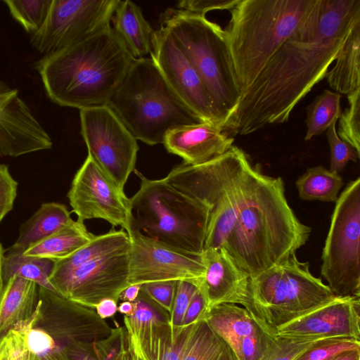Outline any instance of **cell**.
<instances>
[{
	"label": "cell",
	"instance_id": "obj_1",
	"mask_svg": "<svg viewBox=\"0 0 360 360\" xmlns=\"http://www.w3.org/2000/svg\"><path fill=\"white\" fill-rule=\"evenodd\" d=\"M358 20L360 0H318L240 93L235 110L222 125L224 131L248 135L287 122L296 105L326 77Z\"/></svg>",
	"mask_w": 360,
	"mask_h": 360
},
{
	"label": "cell",
	"instance_id": "obj_2",
	"mask_svg": "<svg viewBox=\"0 0 360 360\" xmlns=\"http://www.w3.org/2000/svg\"><path fill=\"white\" fill-rule=\"evenodd\" d=\"M236 219L223 246L250 276L283 262L308 240L311 228L289 206L281 177H272L246 154L236 178Z\"/></svg>",
	"mask_w": 360,
	"mask_h": 360
},
{
	"label": "cell",
	"instance_id": "obj_3",
	"mask_svg": "<svg viewBox=\"0 0 360 360\" xmlns=\"http://www.w3.org/2000/svg\"><path fill=\"white\" fill-rule=\"evenodd\" d=\"M134 58L112 25L34 64L49 99L82 110L107 105Z\"/></svg>",
	"mask_w": 360,
	"mask_h": 360
},
{
	"label": "cell",
	"instance_id": "obj_4",
	"mask_svg": "<svg viewBox=\"0 0 360 360\" xmlns=\"http://www.w3.org/2000/svg\"><path fill=\"white\" fill-rule=\"evenodd\" d=\"M318 0H239L224 29L240 93L251 85Z\"/></svg>",
	"mask_w": 360,
	"mask_h": 360
},
{
	"label": "cell",
	"instance_id": "obj_5",
	"mask_svg": "<svg viewBox=\"0 0 360 360\" xmlns=\"http://www.w3.org/2000/svg\"><path fill=\"white\" fill-rule=\"evenodd\" d=\"M136 139L163 143L176 127L202 122L176 95L150 58L134 59L107 105Z\"/></svg>",
	"mask_w": 360,
	"mask_h": 360
},
{
	"label": "cell",
	"instance_id": "obj_6",
	"mask_svg": "<svg viewBox=\"0 0 360 360\" xmlns=\"http://www.w3.org/2000/svg\"><path fill=\"white\" fill-rule=\"evenodd\" d=\"M140 188L130 198V232L183 252L201 255L210 207L177 190L165 179L135 171Z\"/></svg>",
	"mask_w": 360,
	"mask_h": 360
},
{
	"label": "cell",
	"instance_id": "obj_7",
	"mask_svg": "<svg viewBox=\"0 0 360 360\" xmlns=\"http://www.w3.org/2000/svg\"><path fill=\"white\" fill-rule=\"evenodd\" d=\"M160 27L171 33L195 69L222 127L240 96L224 29L204 15L177 8H168L161 15Z\"/></svg>",
	"mask_w": 360,
	"mask_h": 360
},
{
	"label": "cell",
	"instance_id": "obj_8",
	"mask_svg": "<svg viewBox=\"0 0 360 360\" xmlns=\"http://www.w3.org/2000/svg\"><path fill=\"white\" fill-rule=\"evenodd\" d=\"M309 262L296 254L250 276L245 308L258 321L276 329L336 298L321 278L314 276Z\"/></svg>",
	"mask_w": 360,
	"mask_h": 360
},
{
	"label": "cell",
	"instance_id": "obj_9",
	"mask_svg": "<svg viewBox=\"0 0 360 360\" xmlns=\"http://www.w3.org/2000/svg\"><path fill=\"white\" fill-rule=\"evenodd\" d=\"M246 153L232 146L226 152L197 165L182 163L165 181L181 192L210 207L204 250L223 247L237 215L236 178Z\"/></svg>",
	"mask_w": 360,
	"mask_h": 360
},
{
	"label": "cell",
	"instance_id": "obj_10",
	"mask_svg": "<svg viewBox=\"0 0 360 360\" xmlns=\"http://www.w3.org/2000/svg\"><path fill=\"white\" fill-rule=\"evenodd\" d=\"M360 177L335 201L321 255V274L336 297H360Z\"/></svg>",
	"mask_w": 360,
	"mask_h": 360
},
{
	"label": "cell",
	"instance_id": "obj_11",
	"mask_svg": "<svg viewBox=\"0 0 360 360\" xmlns=\"http://www.w3.org/2000/svg\"><path fill=\"white\" fill-rule=\"evenodd\" d=\"M40 317L35 326L45 330L65 349L99 356L116 330L96 310L38 286Z\"/></svg>",
	"mask_w": 360,
	"mask_h": 360
},
{
	"label": "cell",
	"instance_id": "obj_12",
	"mask_svg": "<svg viewBox=\"0 0 360 360\" xmlns=\"http://www.w3.org/2000/svg\"><path fill=\"white\" fill-rule=\"evenodd\" d=\"M79 116L88 155L123 191L135 168L136 139L108 105L79 110Z\"/></svg>",
	"mask_w": 360,
	"mask_h": 360
},
{
	"label": "cell",
	"instance_id": "obj_13",
	"mask_svg": "<svg viewBox=\"0 0 360 360\" xmlns=\"http://www.w3.org/2000/svg\"><path fill=\"white\" fill-rule=\"evenodd\" d=\"M119 0H52L41 27L30 44L40 53L51 54L111 26Z\"/></svg>",
	"mask_w": 360,
	"mask_h": 360
},
{
	"label": "cell",
	"instance_id": "obj_14",
	"mask_svg": "<svg viewBox=\"0 0 360 360\" xmlns=\"http://www.w3.org/2000/svg\"><path fill=\"white\" fill-rule=\"evenodd\" d=\"M135 312L124 316L127 349L137 360H181L197 321L188 326L173 327L164 311L140 291Z\"/></svg>",
	"mask_w": 360,
	"mask_h": 360
},
{
	"label": "cell",
	"instance_id": "obj_15",
	"mask_svg": "<svg viewBox=\"0 0 360 360\" xmlns=\"http://www.w3.org/2000/svg\"><path fill=\"white\" fill-rule=\"evenodd\" d=\"M68 198L77 221L101 219L129 232V198L90 155L75 174Z\"/></svg>",
	"mask_w": 360,
	"mask_h": 360
},
{
	"label": "cell",
	"instance_id": "obj_16",
	"mask_svg": "<svg viewBox=\"0 0 360 360\" xmlns=\"http://www.w3.org/2000/svg\"><path fill=\"white\" fill-rule=\"evenodd\" d=\"M128 235L129 285L164 281H188L197 285L204 277L205 266L202 254L187 253L136 232Z\"/></svg>",
	"mask_w": 360,
	"mask_h": 360
},
{
	"label": "cell",
	"instance_id": "obj_17",
	"mask_svg": "<svg viewBox=\"0 0 360 360\" xmlns=\"http://www.w3.org/2000/svg\"><path fill=\"white\" fill-rule=\"evenodd\" d=\"M150 55L172 91L191 111L203 122H218L202 81L167 29L155 30Z\"/></svg>",
	"mask_w": 360,
	"mask_h": 360
},
{
	"label": "cell",
	"instance_id": "obj_18",
	"mask_svg": "<svg viewBox=\"0 0 360 360\" xmlns=\"http://www.w3.org/2000/svg\"><path fill=\"white\" fill-rule=\"evenodd\" d=\"M130 245L96 257L77 269L60 294L94 309L105 298L118 302L129 286Z\"/></svg>",
	"mask_w": 360,
	"mask_h": 360
},
{
	"label": "cell",
	"instance_id": "obj_19",
	"mask_svg": "<svg viewBox=\"0 0 360 360\" xmlns=\"http://www.w3.org/2000/svg\"><path fill=\"white\" fill-rule=\"evenodd\" d=\"M52 140L17 89L0 79V157L51 149Z\"/></svg>",
	"mask_w": 360,
	"mask_h": 360
},
{
	"label": "cell",
	"instance_id": "obj_20",
	"mask_svg": "<svg viewBox=\"0 0 360 360\" xmlns=\"http://www.w3.org/2000/svg\"><path fill=\"white\" fill-rule=\"evenodd\" d=\"M360 297H336L276 329L281 338L360 340Z\"/></svg>",
	"mask_w": 360,
	"mask_h": 360
},
{
	"label": "cell",
	"instance_id": "obj_21",
	"mask_svg": "<svg viewBox=\"0 0 360 360\" xmlns=\"http://www.w3.org/2000/svg\"><path fill=\"white\" fill-rule=\"evenodd\" d=\"M205 266L204 277L197 284L208 311L220 304H247L250 276L235 263L223 247L202 253ZM201 313V314H202Z\"/></svg>",
	"mask_w": 360,
	"mask_h": 360
},
{
	"label": "cell",
	"instance_id": "obj_22",
	"mask_svg": "<svg viewBox=\"0 0 360 360\" xmlns=\"http://www.w3.org/2000/svg\"><path fill=\"white\" fill-rule=\"evenodd\" d=\"M233 141L224 131L221 124L202 122L171 129L166 134L163 144L169 153L183 158L184 164L197 165L226 152Z\"/></svg>",
	"mask_w": 360,
	"mask_h": 360
},
{
	"label": "cell",
	"instance_id": "obj_23",
	"mask_svg": "<svg viewBox=\"0 0 360 360\" xmlns=\"http://www.w3.org/2000/svg\"><path fill=\"white\" fill-rule=\"evenodd\" d=\"M130 245L128 233L124 230L112 229L106 233L96 236L88 244L70 256L55 261L49 281L58 294H60L72 274L92 259L120 250Z\"/></svg>",
	"mask_w": 360,
	"mask_h": 360
},
{
	"label": "cell",
	"instance_id": "obj_24",
	"mask_svg": "<svg viewBox=\"0 0 360 360\" xmlns=\"http://www.w3.org/2000/svg\"><path fill=\"white\" fill-rule=\"evenodd\" d=\"M112 30L134 59L150 54L155 32L141 9L131 1H120L112 18Z\"/></svg>",
	"mask_w": 360,
	"mask_h": 360
},
{
	"label": "cell",
	"instance_id": "obj_25",
	"mask_svg": "<svg viewBox=\"0 0 360 360\" xmlns=\"http://www.w3.org/2000/svg\"><path fill=\"white\" fill-rule=\"evenodd\" d=\"M198 319L204 320L232 352L243 338L256 333L264 325L245 308L228 303L214 306Z\"/></svg>",
	"mask_w": 360,
	"mask_h": 360
},
{
	"label": "cell",
	"instance_id": "obj_26",
	"mask_svg": "<svg viewBox=\"0 0 360 360\" xmlns=\"http://www.w3.org/2000/svg\"><path fill=\"white\" fill-rule=\"evenodd\" d=\"M38 300V285L14 276L6 283L0 301V339L14 325L33 314Z\"/></svg>",
	"mask_w": 360,
	"mask_h": 360
},
{
	"label": "cell",
	"instance_id": "obj_27",
	"mask_svg": "<svg viewBox=\"0 0 360 360\" xmlns=\"http://www.w3.org/2000/svg\"><path fill=\"white\" fill-rule=\"evenodd\" d=\"M360 20L352 25L340 49L333 68L325 77L329 86L340 94L360 89Z\"/></svg>",
	"mask_w": 360,
	"mask_h": 360
},
{
	"label": "cell",
	"instance_id": "obj_28",
	"mask_svg": "<svg viewBox=\"0 0 360 360\" xmlns=\"http://www.w3.org/2000/svg\"><path fill=\"white\" fill-rule=\"evenodd\" d=\"M73 221L65 205L53 202L43 203L21 225L19 236L10 248L24 252L30 246L44 240Z\"/></svg>",
	"mask_w": 360,
	"mask_h": 360
},
{
	"label": "cell",
	"instance_id": "obj_29",
	"mask_svg": "<svg viewBox=\"0 0 360 360\" xmlns=\"http://www.w3.org/2000/svg\"><path fill=\"white\" fill-rule=\"evenodd\" d=\"M95 235L83 222L73 221L44 240L28 248L23 254L58 261L67 258L90 243Z\"/></svg>",
	"mask_w": 360,
	"mask_h": 360
},
{
	"label": "cell",
	"instance_id": "obj_30",
	"mask_svg": "<svg viewBox=\"0 0 360 360\" xmlns=\"http://www.w3.org/2000/svg\"><path fill=\"white\" fill-rule=\"evenodd\" d=\"M55 261L32 256L8 248L2 259V274L5 283L16 276L34 282L38 286L56 292L49 281Z\"/></svg>",
	"mask_w": 360,
	"mask_h": 360
},
{
	"label": "cell",
	"instance_id": "obj_31",
	"mask_svg": "<svg viewBox=\"0 0 360 360\" xmlns=\"http://www.w3.org/2000/svg\"><path fill=\"white\" fill-rule=\"evenodd\" d=\"M343 184L339 173L322 165L309 168L296 181L299 196L304 200L335 202Z\"/></svg>",
	"mask_w": 360,
	"mask_h": 360
},
{
	"label": "cell",
	"instance_id": "obj_32",
	"mask_svg": "<svg viewBox=\"0 0 360 360\" xmlns=\"http://www.w3.org/2000/svg\"><path fill=\"white\" fill-rule=\"evenodd\" d=\"M181 360H236L230 347L202 319L195 328Z\"/></svg>",
	"mask_w": 360,
	"mask_h": 360
},
{
	"label": "cell",
	"instance_id": "obj_33",
	"mask_svg": "<svg viewBox=\"0 0 360 360\" xmlns=\"http://www.w3.org/2000/svg\"><path fill=\"white\" fill-rule=\"evenodd\" d=\"M341 97L338 92L325 89L307 107L305 141L321 134L338 120L342 112Z\"/></svg>",
	"mask_w": 360,
	"mask_h": 360
},
{
	"label": "cell",
	"instance_id": "obj_34",
	"mask_svg": "<svg viewBox=\"0 0 360 360\" xmlns=\"http://www.w3.org/2000/svg\"><path fill=\"white\" fill-rule=\"evenodd\" d=\"M52 0H4L11 16L30 34L37 32L47 17Z\"/></svg>",
	"mask_w": 360,
	"mask_h": 360
},
{
	"label": "cell",
	"instance_id": "obj_35",
	"mask_svg": "<svg viewBox=\"0 0 360 360\" xmlns=\"http://www.w3.org/2000/svg\"><path fill=\"white\" fill-rule=\"evenodd\" d=\"M348 105L338 118L337 134L360 155V89L347 94Z\"/></svg>",
	"mask_w": 360,
	"mask_h": 360
},
{
	"label": "cell",
	"instance_id": "obj_36",
	"mask_svg": "<svg viewBox=\"0 0 360 360\" xmlns=\"http://www.w3.org/2000/svg\"><path fill=\"white\" fill-rule=\"evenodd\" d=\"M349 350H360V340L349 338L324 339L296 360H332L340 354Z\"/></svg>",
	"mask_w": 360,
	"mask_h": 360
},
{
	"label": "cell",
	"instance_id": "obj_37",
	"mask_svg": "<svg viewBox=\"0 0 360 360\" xmlns=\"http://www.w3.org/2000/svg\"><path fill=\"white\" fill-rule=\"evenodd\" d=\"M337 120L326 130L330 153V169L335 172H342L349 161L357 162L360 155L349 143L339 138L337 134Z\"/></svg>",
	"mask_w": 360,
	"mask_h": 360
},
{
	"label": "cell",
	"instance_id": "obj_38",
	"mask_svg": "<svg viewBox=\"0 0 360 360\" xmlns=\"http://www.w3.org/2000/svg\"><path fill=\"white\" fill-rule=\"evenodd\" d=\"M324 339L277 338L266 360H296L318 342Z\"/></svg>",
	"mask_w": 360,
	"mask_h": 360
},
{
	"label": "cell",
	"instance_id": "obj_39",
	"mask_svg": "<svg viewBox=\"0 0 360 360\" xmlns=\"http://www.w3.org/2000/svg\"><path fill=\"white\" fill-rule=\"evenodd\" d=\"M34 358L25 334L11 329L0 339V360H34Z\"/></svg>",
	"mask_w": 360,
	"mask_h": 360
},
{
	"label": "cell",
	"instance_id": "obj_40",
	"mask_svg": "<svg viewBox=\"0 0 360 360\" xmlns=\"http://www.w3.org/2000/svg\"><path fill=\"white\" fill-rule=\"evenodd\" d=\"M198 291L196 285L188 281H177L169 322L173 327L183 325L188 307Z\"/></svg>",
	"mask_w": 360,
	"mask_h": 360
},
{
	"label": "cell",
	"instance_id": "obj_41",
	"mask_svg": "<svg viewBox=\"0 0 360 360\" xmlns=\"http://www.w3.org/2000/svg\"><path fill=\"white\" fill-rule=\"evenodd\" d=\"M177 281H164L146 283L141 285V290L160 306L169 318L172 312Z\"/></svg>",
	"mask_w": 360,
	"mask_h": 360
},
{
	"label": "cell",
	"instance_id": "obj_42",
	"mask_svg": "<svg viewBox=\"0 0 360 360\" xmlns=\"http://www.w3.org/2000/svg\"><path fill=\"white\" fill-rule=\"evenodd\" d=\"M17 188L18 183L11 176L8 166L0 164V222L13 209Z\"/></svg>",
	"mask_w": 360,
	"mask_h": 360
},
{
	"label": "cell",
	"instance_id": "obj_43",
	"mask_svg": "<svg viewBox=\"0 0 360 360\" xmlns=\"http://www.w3.org/2000/svg\"><path fill=\"white\" fill-rule=\"evenodd\" d=\"M25 335L28 349L34 356L46 354L58 345L49 333L39 327L27 330Z\"/></svg>",
	"mask_w": 360,
	"mask_h": 360
},
{
	"label": "cell",
	"instance_id": "obj_44",
	"mask_svg": "<svg viewBox=\"0 0 360 360\" xmlns=\"http://www.w3.org/2000/svg\"><path fill=\"white\" fill-rule=\"evenodd\" d=\"M238 1L239 0H182L176 4V8L205 15L210 11H229Z\"/></svg>",
	"mask_w": 360,
	"mask_h": 360
},
{
	"label": "cell",
	"instance_id": "obj_45",
	"mask_svg": "<svg viewBox=\"0 0 360 360\" xmlns=\"http://www.w3.org/2000/svg\"><path fill=\"white\" fill-rule=\"evenodd\" d=\"M125 336L126 331L124 328L115 345L113 346L111 350L105 356H96L89 352L79 349H65L70 360H115L120 349L122 343Z\"/></svg>",
	"mask_w": 360,
	"mask_h": 360
},
{
	"label": "cell",
	"instance_id": "obj_46",
	"mask_svg": "<svg viewBox=\"0 0 360 360\" xmlns=\"http://www.w3.org/2000/svg\"><path fill=\"white\" fill-rule=\"evenodd\" d=\"M204 308L203 297L198 290L188 307L182 326H188L195 322Z\"/></svg>",
	"mask_w": 360,
	"mask_h": 360
},
{
	"label": "cell",
	"instance_id": "obj_47",
	"mask_svg": "<svg viewBox=\"0 0 360 360\" xmlns=\"http://www.w3.org/2000/svg\"><path fill=\"white\" fill-rule=\"evenodd\" d=\"M94 309L102 319L110 318L117 311V302L111 298H105L95 306Z\"/></svg>",
	"mask_w": 360,
	"mask_h": 360
},
{
	"label": "cell",
	"instance_id": "obj_48",
	"mask_svg": "<svg viewBox=\"0 0 360 360\" xmlns=\"http://www.w3.org/2000/svg\"><path fill=\"white\" fill-rule=\"evenodd\" d=\"M34 360H70L65 348L60 343L51 352L39 356H34Z\"/></svg>",
	"mask_w": 360,
	"mask_h": 360
},
{
	"label": "cell",
	"instance_id": "obj_49",
	"mask_svg": "<svg viewBox=\"0 0 360 360\" xmlns=\"http://www.w3.org/2000/svg\"><path fill=\"white\" fill-rule=\"evenodd\" d=\"M141 290V285H129L120 295V300L134 302L138 297Z\"/></svg>",
	"mask_w": 360,
	"mask_h": 360
},
{
	"label": "cell",
	"instance_id": "obj_50",
	"mask_svg": "<svg viewBox=\"0 0 360 360\" xmlns=\"http://www.w3.org/2000/svg\"><path fill=\"white\" fill-rule=\"evenodd\" d=\"M135 304L134 302L129 301H123L117 306V311L123 314L124 316L130 317L134 315L135 312Z\"/></svg>",
	"mask_w": 360,
	"mask_h": 360
},
{
	"label": "cell",
	"instance_id": "obj_51",
	"mask_svg": "<svg viewBox=\"0 0 360 360\" xmlns=\"http://www.w3.org/2000/svg\"><path fill=\"white\" fill-rule=\"evenodd\" d=\"M332 360H360V350L344 352Z\"/></svg>",
	"mask_w": 360,
	"mask_h": 360
},
{
	"label": "cell",
	"instance_id": "obj_52",
	"mask_svg": "<svg viewBox=\"0 0 360 360\" xmlns=\"http://www.w3.org/2000/svg\"><path fill=\"white\" fill-rule=\"evenodd\" d=\"M4 251L1 244L0 243V301L1 300L4 290V286H5V282H4V280L3 278V274H2V259L4 257Z\"/></svg>",
	"mask_w": 360,
	"mask_h": 360
},
{
	"label": "cell",
	"instance_id": "obj_53",
	"mask_svg": "<svg viewBox=\"0 0 360 360\" xmlns=\"http://www.w3.org/2000/svg\"><path fill=\"white\" fill-rule=\"evenodd\" d=\"M127 337L125 336V338L122 343L120 349L117 356L115 357V360H124V353L127 349Z\"/></svg>",
	"mask_w": 360,
	"mask_h": 360
}]
</instances>
